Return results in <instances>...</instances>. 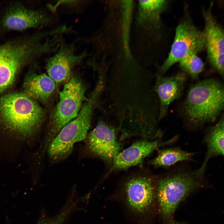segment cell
Listing matches in <instances>:
<instances>
[{
	"label": "cell",
	"instance_id": "ffe728a7",
	"mask_svg": "<svg viewBox=\"0 0 224 224\" xmlns=\"http://www.w3.org/2000/svg\"><path fill=\"white\" fill-rule=\"evenodd\" d=\"M64 217L63 214H61L56 219L45 224H61Z\"/></svg>",
	"mask_w": 224,
	"mask_h": 224
},
{
	"label": "cell",
	"instance_id": "9c48e42d",
	"mask_svg": "<svg viewBox=\"0 0 224 224\" xmlns=\"http://www.w3.org/2000/svg\"><path fill=\"white\" fill-rule=\"evenodd\" d=\"M117 130L100 121L86 138L87 147L92 153L108 162H113L121 149L117 138Z\"/></svg>",
	"mask_w": 224,
	"mask_h": 224
},
{
	"label": "cell",
	"instance_id": "5bb4252c",
	"mask_svg": "<svg viewBox=\"0 0 224 224\" xmlns=\"http://www.w3.org/2000/svg\"><path fill=\"white\" fill-rule=\"evenodd\" d=\"M185 79L186 76L183 73H179L170 77H157L154 90L160 102L159 119L165 117L170 104L180 96Z\"/></svg>",
	"mask_w": 224,
	"mask_h": 224
},
{
	"label": "cell",
	"instance_id": "277c9868",
	"mask_svg": "<svg viewBox=\"0 0 224 224\" xmlns=\"http://www.w3.org/2000/svg\"><path fill=\"white\" fill-rule=\"evenodd\" d=\"M99 94L95 90L82 105L77 116L66 124L51 141L47 152L52 161H58L67 158L72 152L74 144L86 138L94 104Z\"/></svg>",
	"mask_w": 224,
	"mask_h": 224
},
{
	"label": "cell",
	"instance_id": "44dd1931",
	"mask_svg": "<svg viewBox=\"0 0 224 224\" xmlns=\"http://www.w3.org/2000/svg\"><path fill=\"white\" fill-rule=\"evenodd\" d=\"M177 224V223L175 224V223H174V224Z\"/></svg>",
	"mask_w": 224,
	"mask_h": 224
},
{
	"label": "cell",
	"instance_id": "8992f818",
	"mask_svg": "<svg viewBox=\"0 0 224 224\" xmlns=\"http://www.w3.org/2000/svg\"><path fill=\"white\" fill-rule=\"evenodd\" d=\"M85 90L77 78L73 77L66 83L59 94V100L51 118L45 137L44 150L47 149L51 141L61 130L78 115L85 100Z\"/></svg>",
	"mask_w": 224,
	"mask_h": 224
},
{
	"label": "cell",
	"instance_id": "ac0fdd59",
	"mask_svg": "<svg viewBox=\"0 0 224 224\" xmlns=\"http://www.w3.org/2000/svg\"><path fill=\"white\" fill-rule=\"evenodd\" d=\"M197 53L190 52L179 62L181 68L194 78L197 77L204 69V63Z\"/></svg>",
	"mask_w": 224,
	"mask_h": 224
},
{
	"label": "cell",
	"instance_id": "3957f363",
	"mask_svg": "<svg viewBox=\"0 0 224 224\" xmlns=\"http://www.w3.org/2000/svg\"><path fill=\"white\" fill-rule=\"evenodd\" d=\"M224 91L222 83L212 79L202 81L191 88L184 108L193 128L215 120L223 109Z\"/></svg>",
	"mask_w": 224,
	"mask_h": 224
},
{
	"label": "cell",
	"instance_id": "e0dca14e",
	"mask_svg": "<svg viewBox=\"0 0 224 224\" xmlns=\"http://www.w3.org/2000/svg\"><path fill=\"white\" fill-rule=\"evenodd\" d=\"M197 152H190L179 147L165 148L160 150L157 156L151 161L156 167L169 168L180 162L194 161V157Z\"/></svg>",
	"mask_w": 224,
	"mask_h": 224
},
{
	"label": "cell",
	"instance_id": "4fadbf2b",
	"mask_svg": "<svg viewBox=\"0 0 224 224\" xmlns=\"http://www.w3.org/2000/svg\"><path fill=\"white\" fill-rule=\"evenodd\" d=\"M205 21L204 35L210 63L222 76L224 75V36L222 28L209 11L204 14Z\"/></svg>",
	"mask_w": 224,
	"mask_h": 224
},
{
	"label": "cell",
	"instance_id": "5b68a950",
	"mask_svg": "<svg viewBox=\"0 0 224 224\" xmlns=\"http://www.w3.org/2000/svg\"><path fill=\"white\" fill-rule=\"evenodd\" d=\"M38 48L31 39L25 38L0 45V94L13 82L20 69L39 57Z\"/></svg>",
	"mask_w": 224,
	"mask_h": 224
},
{
	"label": "cell",
	"instance_id": "52a82bcc",
	"mask_svg": "<svg viewBox=\"0 0 224 224\" xmlns=\"http://www.w3.org/2000/svg\"><path fill=\"white\" fill-rule=\"evenodd\" d=\"M156 177L139 174L125 181L122 189L123 196L132 212L140 215L151 212L156 197Z\"/></svg>",
	"mask_w": 224,
	"mask_h": 224
},
{
	"label": "cell",
	"instance_id": "8fae6325",
	"mask_svg": "<svg viewBox=\"0 0 224 224\" xmlns=\"http://www.w3.org/2000/svg\"><path fill=\"white\" fill-rule=\"evenodd\" d=\"M86 55L85 53L76 54L72 44L61 42L57 52L47 60L48 76L55 83H66L71 78L72 68L79 63Z\"/></svg>",
	"mask_w": 224,
	"mask_h": 224
},
{
	"label": "cell",
	"instance_id": "ba28073f",
	"mask_svg": "<svg viewBox=\"0 0 224 224\" xmlns=\"http://www.w3.org/2000/svg\"><path fill=\"white\" fill-rule=\"evenodd\" d=\"M205 47L203 32L191 23L184 21L177 26L174 42L169 56L163 64L160 72L164 73L172 65L179 62L188 54L203 50Z\"/></svg>",
	"mask_w": 224,
	"mask_h": 224
},
{
	"label": "cell",
	"instance_id": "9a60e30c",
	"mask_svg": "<svg viewBox=\"0 0 224 224\" xmlns=\"http://www.w3.org/2000/svg\"><path fill=\"white\" fill-rule=\"evenodd\" d=\"M224 122L223 116L214 125L207 130L203 142L207 147V152L202 165L196 170L205 175L208 161L211 158L224 156Z\"/></svg>",
	"mask_w": 224,
	"mask_h": 224
},
{
	"label": "cell",
	"instance_id": "30bf717a",
	"mask_svg": "<svg viewBox=\"0 0 224 224\" xmlns=\"http://www.w3.org/2000/svg\"><path fill=\"white\" fill-rule=\"evenodd\" d=\"M51 21L49 16L43 10L29 9L17 2L8 8L2 24L7 30L21 31L45 26Z\"/></svg>",
	"mask_w": 224,
	"mask_h": 224
},
{
	"label": "cell",
	"instance_id": "d6986e66",
	"mask_svg": "<svg viewBox=\"0 0 224 224\" xmlns=\"http://www.w3.org/2000/svg\"><path fill=\"white\" fill-rule=\"evenodd\" d=\"M139 2L142 9L155 14L158 13L166 3V1L162 0H140Z\"/></svg>",
	"mask_w": 224,
	"mask_h": 224
},
{
	"label": "cell",
	"instance_id": "7a4b0ae2",
	"mask_svg": "<svg viewBox=\"0 0 224 224\" xmlns=\"http://www.w3.org/2000/svg\"><path fill=\"white\" fill-rule=\"evenodd\" d=\"M45 117L42 108L24 93H10L0 98V122L13 133L24 138L35 135Z\"/></svg>",
	"mask_w": 224,
	"mask_h": 224
},
{
	"label": "cell",
	"instance_id": "7c38bea8",
	"mask_svg": "<svg viewBox=\"0 0 224 224\" xmlns=\"http://www.w3.org/2000/svg\"><path fill=\"white\" fill-rule=\"evenodd\" d=\"M178 135L165 141L146 139L137 141L122 152H119L113 162V168L123 170L141 164L145 158L156 149L165 146L170 145L176 142Z\"/></svg>",
	"mask_w": 224,
	"mask_h": 224
},
{
	"label": "cell",
	"instance_id": "6da1fadb",
	"mask_svg": "<svg viewBox=\"0 0 224 224\" xmlns=\"http://www.w3.org/2000/svg\"><path fill=\"white\" fill-rule=\"evenodd\" d=\"M206 180L204 175L184 165L156 177V196L161 214L170 219L180 203L191 192L203 187Z\"/></svg>",
	"mask_w": 224,
	"mask_h": 224
},
{
	"label": "cell",
	"instance_id": "2e32d148",
	"mask_svg": "<svg viewBox=\"0 0 224 224\" xmlns=\"http://www.w3.org/2000/svg\"><path fill=\"white\" fill-rule=\"evenodd\" d=\"M55 83L45 73L31 74L27 76L24 81V93L36 101L45 102L54 92Z\"/></svg>",
	"mask_w": 224,
	"mask_h": 224
}]
</instances>
